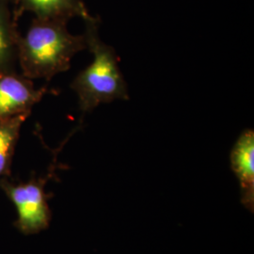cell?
I'll return each instance as SVG.
<instances>
[{
	"instance_id": "cell-4",
	"label": "cell",
	"mask_w": 254,
	"mask_h": 254,
	"mask_svg": "<svg viewBox=\"0 0 254 254\" xmlns=\"http://www.w3.org/2000/svg\"><path fill=\"white\" fill-rule=\"evenodd\" d=\"M47 92L46 87L36 89L23 74L0 73V120L31 112Z\"/></svg>"
},
{
	"instance_id": "cell-1",
	"label": "cell",
	"mask_w": 254,
	"mask_h": 254,
	"mask_svg": "<svg viewBox=\"0 0 254 254\" xmlns=\"http://www.w3.org/2000/svg\"><path fill=\"white\" fill-rule=\"evenodd\" d=\"M61 20L35 18L25 36L20 37L17 62L28 79L51 80L70 69L78 52L88 49L86 37L73 35Z\"/></svg>"
},
{
	"instance_id": "cell-5",
	"label": "cell",
	"mask_w": 254,
	"mask_h": 254,
	"mask_svg": "<svg viewBox=\"0 0 254 254\" xmlns=\"http://www.w3.org/2000/svg\"><path fill=\"white\" fill-rule=\"evenodd\" d=\"M231 167L241 190V202L250 212L254 209V132L247 129L237 138L231 152Z\"/></svg>"
},
{
	"instance_id": "cell-8",
	"label": "cell",
	"mask_w": 254,
	"mask_h": 254,
	"mask_svg": "<svg viewBox=\"0 0 254 254\" xmlns=\"http://www.w3.org/2000/svg\"><path fill=\"white\" fill-rule=\"evenodd\" d=\"M31 112L0 120V180L10 176L12 158L20 131Z\"/></svg>"
},
{
	"instance_id": "cell-3",
	"label": "cell",
	"mask_w": 254,
	"mask_h": 254,
	"mask_svg": "<svg viewBox=\"0 0 254 254\" xmlns=\"http://www.w3.org/2000/svg\"><path fill=\"white\" fill-rule=\"evenodd\" d=\"M55 168L45 177H32L27 182L11 183L7 179L0 180V189L4 191L17 210L15 227L25 235L38 234L49 226L51 211L49 208L45 188Z\"/></svg>"
},
{
	"instance_id": "cell-2",
	"label": "cell",
	"mask_w": 254,
	"mask_h": 254,
	"mask_svg": "<svg viewBox=\"0 0 254 254\" xmlns=\"http://www.w3.org/2000/svg\"><path fill=\"white\" fill-rule=\"evenodd\" d=\"M88 49L93 61L78 73L71 84L77 95L82 112H91L101 104L121 99L128 100L127 82L119 67V58L111 46L106 45L99 37V18L84 20Z\"/></svg>"
},
{
	"instance_id": "cell-6",
	"label": "cell",
	"mask_w": 254,
	"mask_h": 254,
	"mask_svg": "<svg viewBox=\"0 0 254 254\" xmlns=\"http://www.w3.org/2000/svg\"><path fill=\"white\" fill-rule=\"evenodd\" d=\"M12 3L17 19L25 11L34 13L35 18L65 22L77 16L83 20L91 17L83 0H12Z\"/></svg>"
},
{
	"instance_id": "cell-7",
	"label": "cell",
	"mask_w": 254,
	"mask_h": 254,
	"mask_svg": "<svg viewBox=\"0 0 254 254\" xmlns=\"http://www.w3.org/2000/svg\"><path fill=\"white\" fill-rule=\"evenodd\" d=\"M12 0H0V73H13L17 63V47L20 33Z\"/></svg>"
}]
</instances>
